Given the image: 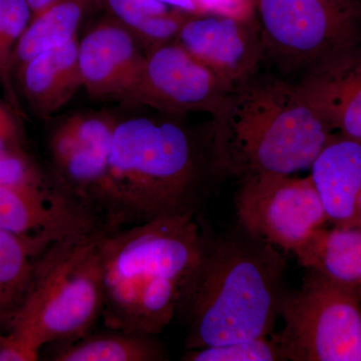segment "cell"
Returning a JSON list of instances; mask_svg holds the SVG:
<instances>
[{"instance_id":"23","label":"cell","mask_w":361,"mask_h":361,"mask_svg":"<svg viewBox=\"0 0 361 361\" xmlns=\"http://www.w3.org/2000/svg\"><path fill=\"white\" fill-rule=\"evenodd\" d=\"M185 361H284L281 353L269 336L235 341L222 345L189 349Z\"/></svg>"},{"instance_id":"5","label":"cell","mask_w":361,"mask_h":361,"mask_svg":"<svg viewBox=\"0 0 361 361\" xmlns=\"http://www.w3.org/2000/svg\"><path fill=\"white\" fill-rule=\"evenodd\" d=\"M108 230L101 225L75 233L37 256L30 290L9 334L40 351L92 331L103 311L102 245Z\"/></svg>"},{"instance_id":"19","label":"cell","mask_w":361,"mask_h":361,"mask_svg":"<svg viewBox=\"0 0 361 361\" xmlns=\"http://www.w3.org/2000/svg\"><path fill=\"white\" fill-rule=\"evenodd\" d=\"M97 4L127 28L146 54L175 42L191 16L184 11H169L161 0H97Z\"/></svg>"},{"instance_id":"29","label":"cell","mask_w":361,"mask_h":361,"mask_svg":"<svg viewBox=\"0 0 361 361\" xmlns=\"http://www.w3.org/2000/svg\"><path fill=\"white\" fill-rule=\"evenodd\" d=\"M358 291H360V302H361V287L358 288Z\"/></svg>"},{"instance_id":"9","label":"cell","mask_w":361,"mask_h":361,"mask_svg":"<svg viewBox=\"0 0 361 361\" xmlns=\"http://www.w3.org/2000/svg\"><path fill=\"white\" fill-rule=\"evenodd\" d=\"M118 122L109 111H78L54 123L47 135V174L52 187L102 219V186Z\"/></svg>"},{"instance_id":"14","label":"cell","mask_w":361,"mask_h":361,"mask_svg":"<svg viewBox=\"0 0 361 361\" xmlns=\"http://www.w3.org/2000/svg\"><path fill=\"white\" fill-rule=\"evenodd\" d=\"M295 82L334 134L361 142V42L325 59Z\"/></svg>"},{"instance_id":"6","label":"cell","mask_w":361,"mask_h":361,"mask_svg":"<svg viewBox=\"0 0 361 361\" xmlns=\"http://www.w3.org/2000/svg\"><path fill=\"white\" fill-rule=\"evenodd\" d=\"M284 327L270 337L283 360L361 361V302L356 287L307 269L298 290L285 292Z\"/></svg>"},{"instance_id":"17","label":"cell","mask_w":361,"mask_h":361,"mask_svg":"<svg viewBox=\"0 0 361 361\" xmlns=\"http://www.w3.org/2000/svg\"><path fill=\"white\" fill-rule=\"evenodd\" d=\"M294 253L306 269L361 287V227L319 228Z\"/></svg>"},{"instance_id":"4","label":"cell","mask_w":361,"mask_h":361,"mask_svg":"<svg viewBox=\"0 0 361 361\" xmlns=\"http://www.w3.org/2000/svg\"><path fill=\"white\" fill-rule=\"evenodd\" d=\"M199 248L198 214L109 229L102 245L104 326L160 334L176 317Z\"/></svg>"},{"instance_id":"16","label":"cell","mask_w":361,"mask_h":361,"mask_svg":"<svg viewBox=\"0 0 361 361\" xmlns=\"http://www.w3.org/2000/svg\"><path fill=\"white\" fill-rule=\"evenodd\" d=\"M20 99L39 118L63 109L82 89L78 37L40 52L14 73Z\"/></svg>"},{"instance_id":"18","label":"cell","mask_w":361,"mask_h":361,"mask_svg":"<svg viewBox=\"0 0 361 361\" xmlns=\"http://www.w3.org/2000/svg\"><path fill=\"white\" fill-rule=\"evenodd\" d=\"M54 361H161L166 349L155 336L106 329L89 332L75 341L52 344Z\"/></svg>"},{"instance_id":"1","label":"cell","mask_w":361,"mask_h":361,"mask_svg":"<svg viewBox=\"0 0 361 361\" xmlns=\"http://www.w3.org/2000/svg\"><path fill=\"white\" fill-rule=\"evenodd\" d=\"M200 248L180 289L176 317L185 348L269 336L286 288V260L239 224L216 231L198 215Z\"/></svg>"},{"instance_id":"22","label":"cell","mask_w":361,"mask_h":361,"mask_svg":"<svg viewBox=\"0 0 361 361\" xmlns=\"http://www.w3.org/2000/svg\"><path fill=\"white\" fill-rule=\"evenodd\" d=\"M32 16L26 0H0V87L7 104L23 121L27 116L16 89L13 58Z\"/></svg>"},{"instance_id":"12","label":"cell","mask_w":361,"mask_h":361,"mask_svg":"<svg viewBox=\"0 0 361 361\" xmlns=\"http://www.w3.org/2000/svg\"><path fill=\"white\" fill-rule=\"evenodd\" d=\"M104 225L94 210L49 188L0 186V229L44 251L59 240Z\"/></svg>"},{"instance_id":"25","label":"cell","mask_w":361,"mask_h":361,"mask_svg":"<svg viewBox=\"0 0 361 361\" xmlns=\"http://www.w3.org/2000/svg\"><path fill=\"white\" fill-rule=\"evenodd\" d=\"M23 123L6 99H0V149L25 147Z\"/></svg>"},{"instance_id":"3","label":"cell","mask_w":361,"mask_h":361,"mask_svg":"<svg viewBox=\"0 0 361 361\" xmlns=\"http://www.w3.org/2000/svg\"><path fill=\"white\" fill-rule=\"evenodd\" d=\"M336 135L295 82L257 71L223 99L206 142L215 179L241 180L310 168Z\"/></svg>"},{"instance_id":"24","label":"cell","mask_w":361,"mask_h":361,"mask_svg":"<svg viewBox=\"0 0 361 361\" xmlns=\"http://www.w3.org/2000/svg\"><path fill=\"white\" fill-rule=\"evenodd\" d=\"M0 186L52 187L47 171L26 151L25 147L0 149Z\"/></svg>"},{"instance_id":"26","label":"cell","mask_w":361,"mask_h":361,"mask_svg":"<svg viewBox=\"0 0 361 361\" xmlns=\"http://www.w3.org/2000/svg\"><path fill=\"white\" fill-rule=\"evenodd\" d=\"M39 350L13 334H0V361H35Z\"/></svg>"},{"instance_id":"28","label":"cell","mask_w":361,"mask_h":361,"mask_svg":"<svg viewBox=\"0 0 361 361\" xmlns=\"http://www.w3.org/2000/svg\"><path fill=\"white\" fill-rule=\"evenodd\" d=\"M161 1L165 2V4H174L182 11H194V9H196L195 0H161Z\"/></svg>"},{"instance_id":"21","label":"cell","mask_w":361,"mask_h":361,"mask_svg":"<svg viewBox=\"0 0 361 361\" xmlns=\"http://www.w3.org/2000/svg\"><path fill=\"white\" fill-rule=\"evenodd\" d=\"M37 244L0 229V329L9 331L25 302L42 253Z\"/></svg>"},{"instance_id":"7","label":"cell","mask_w":361,"mask_h":361,"mask_svg":"<svg viewBox=\"0 0 361 361\" xmlns=\"http://www.w3.org/2000/svg\"><path fill=\"white\" fill-rule=\"evenodd\" d=\"M265 59L298 80L325 59L361 42L355 0H257Z\"/></svg>"},{"instance_id":"13","label":"cell","mask_w":361,"mask_h":361,"mask_svg":"<svg viewBox=\"0 0 361 361\" xmlns=\"http://www.w3.org/2000/svg\"><path fill=\"white\" fill-rule=\"evenodd\" d=\"M146 59L129 30L106 16L78 40L82 89L97 101L129 103Z\"/></svg>"},{"instance_id":"11","label":"cell","mask_w":361,"mask_h":361,"mask_svg":"<svg viewBox=\"0 0 361 361\" xmlns=\"http://www.w3.org/2000/svg\"><path fill=\"white\" fill-rule=\"evenodd\" d=\"M175 42L233 87L255 75L265 59L258 23L236 16L192 14Z\"/></svg>"},{"instance_id":"15","label":"cell","mask_w":361,"mask_h":361,"mask_svg":"<svg viewBox=\"0 0 361 361\" xmlns=\"http://www.w3.org/2000/svg\"><path fill=\"white\" fill-rule=\"evenodd\" d=\"M310 169L329 222L361 227V142L336 135Z\"/></svg>"},{"instance_id":"2","label":"cell","mask_w":361,"mask_h":361,"mask_svg":"<svg viewBox=\"0 0 361 361\" xmlns=\"http://www.w3.org/2000/svg\"><path fill=\"white\" fill-rule=\"evenodd\" d=\"M213 179L206 140L177 116L118 120L99 200L104 225L197 215Z\"/></svg>"},{"instance_id":"10","label":"cell","mask_w":361,"mask_h":361,"mask_svg":"<svg viewBox=\"0 0 361 361\" xmlns=\"http://www.w3.org/2000/svg\"><path fill=\"white\" fill-rule=\"evenodd\" d=\"M233 89L176 42L147 54L129 103L168 116L205 111L211 116Z\"/></svg>"},{"instance_id":"8","label":"cell","mask_w":361,"mask_h":361,"mask_svg":"<svg viewBox=\"0 0 361 361\" xmlns=\"http://www.w3.org/2000/svg\"><path fill=\"white\" fill-rule=\"evenodd\" d=\"M234 204L237 224L284 251H295L329 222L310 175H260L239 180Z\"/></svg>"},{"instance_id":"27","label":"cell","mask_w":361,"mask_h":361,"mask_svg":"<svg viewBox=\"0 0 361 361\" xmlns=\"http://www.w3.org/2000/svg\"><path fill=\"white\" fill-rule=\"evenodd\" d=\"M32 11V18L39 16L45 8H47L54 0H26Z\"/></svg>"},{"instance_id":"20","label":"cell","mask_w":361,"mask_h":361,"mask_svg":"<svg viewBox=\"0 0 361 361\" xmlns=\"http://www.w3.org/2000/svg\"><path fill=\"white\" fill-rule=\"evenodd\" d=\"M94 4L97 0H54L32 18L14 52V73L40 52L77 37L80 23Z\"/></svg>"}]
</instances>
